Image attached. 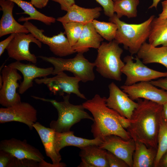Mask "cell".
<instances>
[{
	"mask_svg": "<svg viewBox=\"0 0 167 167\" xmlns=\"http://www.w3.org/2000/svg\"><path fill=\"white\" fill-rule=\"evenodd\" d=\"M137 100L138 106L130 120V124L126 130L135 141L157 149L163 105L146 99Z\"/></svg>",
	"mask_w": 167,
	"mask_h": 167,
	"instance_id": "cell-1",
	"label": "cell"
},
{
	"mask_svg": "<svg viewBox=\"0 0 167 167\" xmlns=\"http://www.w3.org/2000/svg\"><path fill=\"white\" fill-rule=\"evenodd\" d=\"M106 99L96 94L82 104L92 115L94 121L91 132L94 137L101 139L106 136L114 135L126 140L131 138L118 120L120 114L106 105Z\"/></svg>",
	"mask_w": 167,
	"mask_h": 167,
	"instance_id": "cell-2",
	"label": "cell"
},
{
	"mask_svg": "<svg viewBox=\"0 0 167 167\" xmlns=\"http://www.w3.org/2000/svg\"><path fill=\"white\" fill-rule=\"evenodd\" d=\"M154 17L152 15L142 23L132 24L121 20L114 14L109 18V21L115 23L118 27L114 40L118 44H122L131 55L137 54L148 38L151 24Z\"/></svg>",
	"mask_w": 167,
	"mask_h": 167,
	"instance_id": "cell-3",
	"label": "cell"
},
{
	"mask_svg": "<svg viewBox=\"0 0 167 167\" xmlns=\"http://www.w3.org/2000/svg\"><path fill=\"white\" fill-rule=\"evenodd\" d=\"M70 94L63 96V101H58L55 100L45 99L35 96L33 98L50 103L56 109L58 114L57 119L50 123V128L55 132H63L70 131L71 127L83 119H89L93 121L94 119L85 110L82 104L74 105L69 101Z\"/></svg>",
	"mask_w": 167,
	"mask_h": 167,
	"instance_id": "cell-4",
	"label": "cell"
},
{
	"mask_svg": "<svg viewBox=\"0 0 167 167\" xmlns=\"http://www.w3.org/2000/svg\"><path fill=\"white\" fill-rule=\"evenodd\" d=\"M114 40L102 42L97 49L94 62L97 71L104 78L118 81L122 80V70L125 63L121 57L123 49Z\"/></svg>",
	"mask_w": 167,
	"mask_h": 167,
	"instance_id": "cell-5",
	"label": "cell"
},
{
	"mask_svg": "<svg viewBox=\"0 0 167 167\" xmlns=\"http://www.w3.org/2000/svg\"><path fill=\"white\" fill-rule=\"evenodd\" d=\"M38 57L53 65V75L66 71L71 72L83 82L93 81L95 79L93 71L95 67L94 63L90 62L86 59L83 53H78L74 58L68 59L43 56H39Z\"/></svg>",
	"mask_w": 167,
	"mask_h": 167,
	"instance_id": "cell-6",
	"label": "cell"
},
{
	"mask_svg": "<svg viewBox=\"0 0 167 167\" xmlns=\"http://www.w3.org/2000/svg\"><path fill=\"white\" fill-rule=\"evenodd\" d=\"M134 58L132 55H127L124 58L125 65L122 72L126 76L124 85L129 86L167 77V72L157 71L148 67L136 56L134 62Z\"/></svg>",
	"mask_w": 167,
	"mask_h": 167,
	"instance_id": "cell-7",
	"label": "cell"
},
{
	"mask_svg": "<svg viewBox=\"0 0 167 167\" xmlns=\"http://www.w3.org/2000/svg\"><path fill=\"white\" fill-rule=\"evenodd\" d=\"M37 84H44L54 95L63 96L64 93L74 94L78 97L86 99L85 95L79 90V83L80 79L76 77L70 76L64 71L59 72L52 77H44L34 79Z\"/></svg>",
	"mask_w": 167,
	"mask_h": 167,
	"instance_id": "cell-8",
	"label": "cell"
},
{
	"mask_svg": "<svg viewBox=\"0 0 167 167\" xmlns=\"http://www.w3.org/2000/svg\"><path fill=\"white\" fill-rule=\"evenodd\" d=\"M23 25L37 39L47 45L51 51L55 55L63 57L76 53L65 36V32H61L57 35L49 37L44 34L43 29L38 28L28 21L25 22Z\"/></svg>",
	"mask_w": 167,
	"mask_h": 167,
	"instance_id": "cell-9",
	"label": "cell"
},
{
	"mask_svg": "<svg viewBox=\"0 0 167 167\" xmlns=\"http://www.w3.org/2000/svg\"><path fill=\"white\" fill-rule=\"evenodd\" d=\"M17 71L8 65L5 66L2 70L3 83L0 90V104L5 107L12 106L21 102L17 89L19 86L17 81L22 78Z\"/></svg>",
	"mask_w": 167,
	"mask_h": 167,
	"instance_id": "cell-10",
	"label": "cell"
},
{
	"mask_svg": "<svg viewBox=\"0 0 167 167\" xmlns=\"http://www.w3.org/2000/svg\"><path fill=\"white\" fill-rule=\"evenodd\" d=\"M32 42L41 48V42L37 39L31 33H16L15 35L6 48L9 57L16 61L26 60L35 64L37 61V57L30 51L29 45Z\"/></svg>",
	"mask_w": 167,
	"mask_h": 167,
	"instance_id": "cell-11",
	"label": "cell"
},
{
	"mask_svg": "<svg viewBox=\"0 0 167 167\" xmlns=\"http://www.w3.org/2000/svg\"><path fill=\"white\" fill-rule=\"evenodd\" d=\"M37 120V111L29 103L21 101L12 106L0 108V123L17 122L26 125L30 130Z\"/></svg>",
	"mask_w": 167,
	"mask_h": 167,
	"instance_id": "cell-12",
	"label": "cell"
},
{
	"mask_svg": "<svg viewBox=\"0 0 167 167\" xmlns=\"http://www.w3.org/2000/svg\"><path fill=\"white\" fill-rule=\"evenodd\" d=\"M120 88L133 101L143 99L163 105L167 102V92L159 89L150 81L138 82Z\"/></svg>",
	"mask_w": 167,
	"mask_h": 167,
	"instance_id": "cell-13",
	"label": "cell"
},
{
	"mask_svg": "<svg viewBox=\"0 0 167 167\" xmlns=\"http://www.w3.org/2000/svg\"><path fill=\"white\" fill-rule=\"evenodd\" d=\"M99 145L124 160L129 165L132 167L133 156L135 145L134 140L131 138L125 139L114 135L106 136L101 139Z\"/></svg>",
	"mask_w": 167,
	"mask_h": 167,
	"instance_id": "cell-14",
	"label": "cell"
},
{
	"mask_svg": "<svg viewBox=\"0 0 167 167\" xmlns=\"http://www.w3.org/2000/svg\"><path fill=\"white\" fill-rule=\"evenodd\" d=\"M108 88L109 96L106 99V105L122 116L130 120L134 111L138 106V103L130 98L114 82L110 83Z\"/></svg>",
	"mask_w": 167,
	"mask_h": 167,
	"instance_id": "cell-15",
	"label": "cell"
},
{
	"mask_svg": "<svg viewBox=\"0 0 167 167\" xmlns=\"http://www.w3.org/2000/svg\"><path fill=\"white\" fill-rule=\"evenodd\" d=\"M0 150L7 152L19 159H30L40 163L45 157L40 150L28 143L27 140L23 141L15 138L4 139L0 142Z\"/></svg>",
	"mask_w": 167,
	"mask_h": 167,
	"instance_id": "cell-16",
	"label": "cell"
},
{
	"mask_svg": "<svg viewBox=\"0 0 167 167\" xmlns=\"http://www.w3.org/2000/svg\"><path fill=\"white\" fill-rule=\"evenodd\" d=\"M10 67L20 71L24 79L19 88V94H23L33 86V81L37 78L44 77L52 74L53 67L42 68L38 67L34 64H24L16 61L8 65Z\"/></svg>",
	"mask_w": 167,
	"mask_h": 167,
	"instance_id": "cell-17",
	"label": "cell"
},
{
	"mask_svg": "<svg viewBox=\"0 0 167 167\" xmlns=\"http://www.w3.org/2000/svg\"><path fill=\"white\" fill-rule=\"evenodd\" d=\"M15 4L10 0H0V10L3 13L0 20V37L10 34L30 33L24 25L19 24L14 19L13 11Z\"/></svg>",
	"mask_w": 167,
	"mask_h": 167,
	"instance_id": "cell-18",
	"label": "cell"
},
{
	"mask_svg": "<svg viewBox=\"0 0 167 167\" xmlns=\"http://www.w3.org/2000/svg\"><path fill=\"white\" fill-rule=\"evenodd\" d=\"M102 10L100 7L85 8L75 4L68 9L64 15L57 18L56 20L62 24L73 22L85 24L98 18Z\"/></svg>",
	"mask_w": 167,
	"mask_h": 167,
	"instance_id": "cell-19",
	"label": "cell"
},
{
	"mask_svg": "<svg viewBox=\"0 0 167 167\" xmlns=\"http://www.w3.org/2000/svg\"><path fill=\"white\" fill-rule=\"evenodd\" d=\"M41 140L46 156L51 159L55 167H65L64 163L60 162L61 156L58 154L54 146L55 131L51 128L46 127L38 122L33 125Z\"/></svg>",
	"mask_w": 167,
	"mask_h": 167,
	"instance_id": "cell-20",
	"label": "cell"
},
{
	"mask_svg": "<svg viewBox=\"0 0 167 167\" xmlns=\"http://www.w3.org/2000/svg\"><path fill=\"white\" fill-rule=\"evenodd\" d=\"M80 149L79 156L82 162L78 167H109L106 150L96 145H88Z\"/></svg>",
	"mask_w": 167,
	"mask_h": 167,
	"instance_id": "cell-21",
	"label": "cell"
},
{
	"mask_svg": "<svg viewBox=\"0 0 167 167\" xmlns=\"http://www.w3.org/2000/svg\"><path fill=\"white\" fill-rule=\"evenodd\" d=\"M103 40L96 31L92 22L84 25L80 37L72 49L76 52L84 54L90 48L98 49Z\"/></svg>",
	"mask_w": 167,
	"mask_h": 167,
	"instance_id": "cell-22",
	"label": "cell"
},
{
	"mask_svg": "<svg viewBox=\"0 0 167 167\" xmlns=\"http://www.w3.org/2000/svg\"><path fill=\"white\" fill-rule=\"evenodd\" d=\"M101 140L98 138L88 139L75 136L73 131L63 132H55L54 146L55 150L58 154L63 148L69 146L78 147L80 149L88 145H99L101 143Z\"/></svg>",
	"mask_w": 167,
	"mask_h": 167,
	"instance_id": "cell-23",
	"label": "cell"
},
{
	"mask_svg": "<svg viewBox=\"0 0 167 167\" xmlns=\"http://www.w3.org/2000/svg\"><path fill=\"white\" fill-rule=\"evenodd\" d=\"M145 64L158 63L167 69V46L155 47L145 42L136 56Z\"/></svg>",
	"mask_w": 167,
	"mask_h": 167,
	"instance_id": "cell-24",
	"label": "cell"
},
{
	"mask_svg": "<svg viewBox=\"0 0 167 167\" xmlns=\"http://www.w3.org/2000/svg\"><path fill=\"white\" fill-rule=\"evenodd\" d=\"M135 141V148L133 156L132 167H154L157 149L148 147L138 141Z\"/></svg>",
	"mask_w": 167,
	"mask_h": 167,
	"instance_id": "cell-25",
	"label": "cell"
},
{
	"mask_svg": "<svg viewBox=\"0 0 167 167\" xmlns=\"http://www.w3.org/2000/svg\"><path fill=\"white\" fill-rule=\"evenodd\" d=\"M12 1L20 7L24 11L21 13L29 15L28 17L22 16L18 19L19 22H26L30 20H35L40 21L47 25L54 23L56 19L51 16H47L37 11L31 2L23 0H8Z\"/></svg>",
	"mask_w": 167,
	"mask_h": 167,
	"instance_id": "cell-26",
	"label": "cell"
},
{
	"mask_svg": "<svg viewBox=\"0 0 167 167\" xmlns=\"http://www.w3.org/2000/svg\"><path fill=\"white\" fill-rule=\"evenodd\" d=\"M148 39L149 43L153 46H167V19L154 17L151 24Z\"/></svg>",
	"mask_w": 167,
	"mask_h": 167,
	"instance_id": "cell-27",
	"label": "cell"
},
{
	"mask_svg": "<svg viewBox=\"0 0 167 167\" xmlns=\"http://www.w3.org/2000/svg\"><path fill=\"white\" fill-rule=\"evenodd\" d=\"M139 2V0H119L114 2V12L119 19L123 16L128 18L136 17Z\"/></svg>",
	"mask_w": 167,
	"mask_h": 167,
	"instance_id": "cell-28",
	"label": "cell"
},
{
	"mask_svg": "<svg viewBox=\"0 0 167 167\" xmlns=\"http://www.w3.org/2000/svg\"><path fill=\"white\" fill-rule=\"evenodd\" d=\"M157 149L154 167H158L161 158L167 151V122L162 117L157 136Z\"/></svg>",
	"mask_w": 167,
	"mask_h": 167,
	"instance_id": "cell-29",
	"label": "cell"
},
{
	"mask_svg": "<svg viewBox=\"0 0 167 167\" xmlns=\"http://www.w3.org/2000/svg\"><path fill=\"white\" fill-rule=\"evenodd\" d=\"M97 32L103 38L109 42L114 39L118 27L113 22L100 21L96 19L92 21Z\"/></svg>",
	"mask_w": 167,
	"mask_h": 167,
	"instance_id": "cell-30",
	"label": "cell"
},
{
	"mask_svg": "<svg viewBox=\"0 0 167 167\" xmlns=\"http://www.w3.org/2000/svg\"><path fill=\"white\" fill-rule=\"evenodd\" d=\"M65 33L72 47L78 40L84 24L77 22H69L62 24Z\"/></svg>",
	"mask_w": 167,
	"mask_h": 167,
	"instance_id": "cell-31",
	"label": "cell"
},
{
	"mask_svg": "<svg viewBox=\"0 0 167 167\" xmlns=\"http://www.w3.org/2000/svg\"><path fill=\"white\" fill-rule=\"evenodd\" d=\"M40 163L30 159H19L13 156L8 167H39Z\"/></svg>",
	"mask_w": 167,
	"mask_h": 167,
	"instance_id": "cell-32",
	"label": "cell"
},
{
	"mask_svg": "<svg viewBox=\"0 0 167 167\" xmlns=\"http://www.w3.org/2000/svg\"><path fill=\"white\" fill-rule=\"evenodd\" d=\"M107 158L109 167H129L122 159L107 151Z\"/></svg>",
	"mask_w": 167,
	"mask_h": 167,
	"instance_id": "cell-33",
	"label": "cell"
},
{
	"mask_svg": "<svg viewBox=\"0 0 167 167\" xmlns=\"http://www.w3.org/2000/svg\"><path fill=\"white\" fill-rule=\"evenodd\" d=\"M95 0L102 6L105 15L110 18L114 15V2L112 0Z\"/></svg>",
	"mask_w": 167,
	"mask_h": 167,
	"instance_id": "cell-34",
	"label": "cell"
},
{
	"mask_svg": "<svg viewBox=\"0 0 167 167\" xmlns=\"http://www.w3.org/2000/svg\"><path fill=\"white\" fill-rule=\"evenodd\" d=\"M13 156L10 153L0 150V167H7Z\"/></svg>",
	"mask_w": 167,
	"mask_h": 167,
	"instance_id": "cell-35",
	"label": "cell"
},
{
	"mask_svg": "<svg viewBox=\"0 0 167 167\" xmlns=\"http://www.w3.org/2000/svg\"><path fill=\"white\" fill-rule=\"evenodd\" d=\"M58 3L62 10L67 11L72 6L75 4V0H51Z\"/></svg>",
	"mask_w": 167,
	"mask_h": 167,
	"instance_id": "cell-36",
	"label": "cell"
},
{
	"mask_svg": "<svg viewBox=\"0 0 167 167\" xmlns=\"http://www.w3.org/2000/svg\"><path fill=\"white\" fill-rule=\"evenodd\" d=\"M154 85L167 92V77L150 81Z\"/></svg>",
	"mask_w": 167,
	"mask_h": 167,
	"instance_id": "cell-37",
	"label": "cell"
},
{
	"mask_svg": "<svg viewBox=\"0 0 167 167\" xmlns=\"http://www.w3.org/2000/svg\"><path fill=\"white\" fill-rule=\"evenodd\" d=\"M15 33L11 34L6 38L0 42V56H1L6 49L11 41L14 38Z\"/></svg>",
	"mask_w": 167,
	"mask_h": 167,
	"instance_id": "cell-38",
	"label": "cell"
},
{
	"mask_svg": "<svg viewBox=\"0 0 167 167\" xmlns=\"http://www.w3.org/2000/svg\"><path fill=\"white\" fill-rule=\"evenodd\" d=\"M49 0H31V2L37 8L42 9L45 7Z\"/></svg>",
	"mask_w": 167,
	"mask_h": 167,
	"instance_id": "cell-39",
	"label": "cell"
},
{
	"mask_svg": "<svg viewBox=\"0 0 167 167\" xmlns=\"http://www.w3.org/2000/svg\"><path fill=\"white\" fill-rule=\"evenodd\" d=\"M161 4L162 11L159 14L158 18L161 19H167V0L162 1Z\"/></svg>",
	"mask_w": 167,
	"mask_h": 167,
	"instance_id": "cell-40",
	"label": "cell"
},
{
	"mask_svg": "<svg viewBox=\"0 0 167 167\" xmlns=\"http://www.w3.org/2000/svg\"><path fill=\"white\" fill-rule=\"evenodd\" d=\"M158 167H167V151L160 160Z\"/></svg>",
	"mask_w": 167,
	"mask_h": 167,
	"instance_id": "cell-41",
	"label": "cell"
},
{
	"mask_svg": "<svg viewBox=\"0 0 167 167\" xmlns=\"http://www.w3.org/2000/svg\"><path fill=\"white\" fill-rule=\"evenodd\" d=\"M162 116L166 120H167V102L163 105Z\"/></svg>",
	"mask_w": 167,
	"mask_h": 167,
	"instance_id": "cell-42",
	"label": "cell"
},
{
	"mask_svg": "<svg viewBox=\"0 0 167 167\" xmlns=\"http://www.w3.org/2000/svg\"><path fill=\"white\" fill-rule=\"evenodd\" d=\"M161 0H152V3L149 7L148 9H151L153 7H155L156 8L159 2Z\"/></svg>",
	"mask_w": 167,
	"mask_h": 167,
	"instance_id": "cell-43",
	"label": "cell"
},
{
	"mask_svg": "<svg viewBox=\"0 0 167 167\" xmlns=\"http://www.w3.org/2000/svg\"><path fill=\"white\" fill-rule=\"evenodd\" d=\"M3 83V79L2 75L0 76V88H1L2 86Z\"/></svg>",
	"mask_w": 167,
	"mask_h": 167,
	"instance_id": "cell-44",
	"label": "cell"
},
{
	"mask_svg": "<svg viewBox=\"0 0 167 167\" xmlns=\"http://www.w3.org/2000/svg\"><path fill=\"white\" fill-rule=\"evenodd\" d=\"M113 2H115L118 1H119V0H112Z\"/></svg>",
	"mask_w": 167,
	"mask_h": 167,
	"instance_id": "cell-45",
	"label": "cell"
},
{
	"mask_svg": "<svg viewBox=\"0 0 167 167\" xmlns=\"http://www.w3.org/2000/svg\"><path fill=\"white\" fill-rule=\"evenodd\" d=\"M166 122H167V120H166Z\"/></svg>",
	"mask_w": 167,
	"mask_h": 167,
	"instance_id": "cell-46",
	"label": "cell"
}]
</instances>
